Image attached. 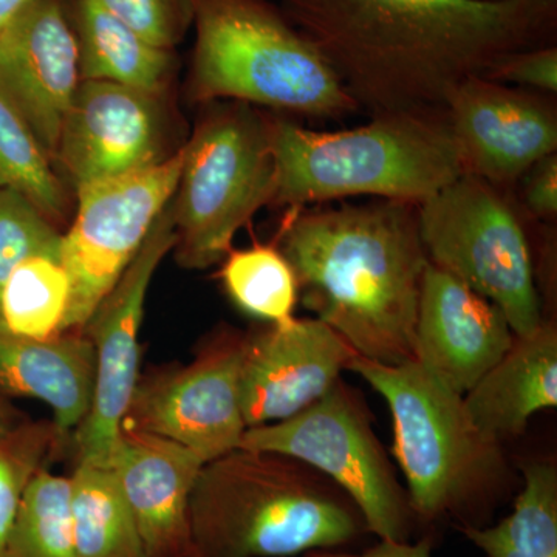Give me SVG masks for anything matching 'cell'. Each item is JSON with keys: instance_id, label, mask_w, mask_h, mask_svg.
<instances>
[{"instance_id": "cell-1", "label": "cell", "mask_w": 557, "mask_h": 557, "mask_svg": "<svg viewBox=\"0 0 557 557\" xmlns=\"http://www.w3.org/2000/svg\"><path fill=\"white\" fill-rule=\"evenodd\" d=\"M370 116L445 110L511 51L555 39L557 2L278 0Z\"/></svg>"}, {"instance_id": "cell-2", "label": "cell", "mask_w": 557, "mask_h": 557, "mask_svg": "<svg viewBox=\"0 0 557 557\" xmlns=\"http://www.w3.org/2000/svg\"><path fill=\"white\" fill-rule=\"evenodd\" d=\"M298 278L299 302L380 364L416 359L421 281L429 260L418 205L372 199L288 209L276 240Z\"/></svg>"}, {"instance_id": "cell-3", "label": "cell", "mask_w": 557, "mask_h": 557, "mask_svg": "<svg viewBox=\"0 0 557 557\" xmlns=\"http://www.w3.org/2000/svg\"><path fill=\"white\" fill-rule=\"evenodd\" d=\"M189 522L194 557H302L370 534L355 502L317 469L245 448L203 465Z\"/></svg>"}, {"instance_id": "cell-4", "label": "cell", "mask_w": 557, "mask_h": 557, "mask_svg": "<svg viewBox=\"0 0 557 557\" xmlns=\"http://www.w3.org/2000/svg\"><path fill=\"white\" fill-rule=\"evenodd\" d=\"M270 141L271 207L362 196L421 205L465 174L445 110L383 113L364 126L327 132L271 119Z\"/></svg>"}, {"instance_id": "cell-5", "label": "cell", "mask_w": 557, "mask_h": 557, "mask_svg": "<svg viewBox=\"0 0 557 557\" xmlns=\"http://www.w3.org/2000/svg\"><path fill=\"white\" fill-rule=\"evenodd\" d=\"M357 373L386 401L394 424L392 454L406 480L417 522L456 520L482 527L505 491L507 458L465 408L463 395L413 361L380 364L354 355Z\"/></svg>"}, {"instance_id": "cell-6", "label": "cell", "mask_w": 557, "mask_h": 557, "mask_svg": "<svg viewBox=\"0 0 557 557\" xmlns=\"http://www.w3.org/2000/svg\"><path fill=\"white\" fill-rule=\"evenodd\" d=\"M190 97L341 120L359 112L329 62L267 0H196Z\"/></svg>"}, {"instance_id": "cell-7", "label": "cell", "mask_w": 557, "mask_h": 557, "mask_svg": "<svg viewBox=\"0 0 557 557\" xmlns=\"http://www.w3.org/2000/svg\"><path fill=\"white\" fill-rule=\"evenodd\" d=\"M185 149L172 197L180 265L205 270L223 260L236 234L276 193L270 119L240 101L209 102Z\"/></svg>"}, {"instance_id": "cell-8", "label": "cell", "mask_w": 557, "mask_h": 557, "mask_svg": "<svg viewBox=\"0 0 557 557\" xmlns=\"http://www.w3.org/2000/svg\"><path fill=\"white\" fill-rule=\"evenodd\" d=\"M429 263L504 311L516 336L545 321L527 231L500 188L463 174L418 205Z\"/></svg>"}, {"instance_id": "cell-9", "label": "cell", "mask_w": 557, "mask_h": 557, "mask_svg": "<svg viewBox=\"0 0 557 557\" xmlns=\"http://www.w3.org/2000/svg\"><path fill=\"white\" fill-rule=\"evenodd\" d=\"M240 448L296 458L332 480L355 502L369 533L410 541L416 516L372 426L368 406L338 381L310 408L278 423L248 428Z\"/></svg>"}, {"instance_id": "cell-10", "label": "cell", "mask_w": 557, "mask_h": 557, "mask_svg": "<svg viewBox=\"0 0 557 557\" xmlns=\"http://www.w3.org/2000/svg\"><path fill=\"white\" fill-rule=\"evenodd\" d=\"M183 160L182 148L146 170L76 189L78 211L62 244L70 300L61 333L81 332L131 265L174 197Z\"/></svg>"}, {"instance_id": "cell-11", "label": "cell", "mask_w": 557, "mask_h": 557, "mask_svg": "<svg viewBox=\"0 0 557 557\" xmlns=\"http://www.w3.org/2000/svg\"><path fill=\"white\" fill-rule=\"evenodd\" d=\"M171 201L131 265L81 330L95 348V387L89 413L75 431L78 463L112 465L124 417L141 379L139 329L150 282L177 242Z\"/></svg>"}, {"instance_id": "cell-12", "label": "cell", "mask_w": 557, "mask_h": 557, "mask_svg": "<svg viewBox=\"0 0 557 557\" xmlns=\"http://www.w3.org/2000/svg\"><path fill=\"white\" fill-rule=\"evenodd\" d=\"M244 348L245 333L225 330L190 364L139 379L123 428L172 440L205 463L239 449L247 431L240 401Z\"/></svg>"}, {"instance_id": "cell-13", "label": "cell", "mask_w": 557, "mask_h": 557, "mask_svg": "<svg viewBox=\"0 0 557 557\" xmlns=\"http://www.w3.org/2000/svg\"><path fill=\"white\" fill-rule=\"evenodd\" d=\"M445 115L465 174L497 188L519 182L557 150L555 106L485 76L463 81L446 102Z\"/></svg>"}, {"instance_id": "cell-14", "label": "cell", "mask_w": 557, "mask_h": 557, "mask_svg": "<svg viewBox=\"0 0 557 557\" xmlns=\"http://www.w3.org/2000/svg\"><path fill=\"white\" fill-rule=\"evenodd\" d=\"M79 84L78 40L60 0H32L0 30V95L50 160Z\"/></svg>"}, {"instance_id": "cell-15", "label": "cell", "mask_w": 557, "mask_h": 557, "mask_svg": "<svg viewBox=\"0 0 557 557\" xmlns=\"http://www.w3.org/2000/svg\"><path fill=\"white\" fill-rule=\"evenodd\" d=\"M160 97L108 81H81L54 157L75 189L168 159Z\"/></svg>"}, {"instance_id": "cell-16", "label": "cell", "mask_w": 557, "mask_h": 557, "mask_svg": "<svg viewBox=\"0 0 557 557\" xmlns=\"http://www.w3.org/2000/svg\"><path fill=\"white\" fill-rule=\"evenodd\" d=\"M355 354L317 318H295L245 335L240 401L248 428L295 417L341 380Z\"/></svg>"}, {"instance_id": "cell-17", "label": "cell", "mask_w": 557, "mask_h": 557, "mask_svg": "<svg viewBox=\"0 0 557 557\" xmlns=\"http://www.w3.org/2000/svg\"><path fill=\"white\" fill-rule=\"evenodd\" d=\"M515 338L496 304L428 263L418 302V364L465 395L500 361Z\"/></svg>"}, {"instance_id": "cell-18", "label": "cell", "mask_w": 557, "mask_h": 557, "mask_svg": "<svg viewBox=\"0 0 557 557\" xmlns=\"http://www.w3.org/2000/svg\"><path fill=\"white\" fill-rule=\"evenodd\" d=\"M205 461L160 435L121 429L112 469L146 557H194L189 505Z\"/></svg>"}, {"instance_id": "cell-19", "label": "cell", "mask_w": 557, "mask_h": 557, "mask_svg": "<svg viewBox=\"0 0 557 557\" xmlns=\"http://www.w3.org/2000/svg\"><path fill=\"white\" fill-rule=\"evenodd\" d=\"M94 387L95 348L83 332L35 339L0 324V397L42 401L65 438L86 420Z\"/></svg>"}, {"instance_id": "cell-20", "label": "cell", "mask_w": 557, "mask_h": 557, "mask_svg": "<svg viewBox=\"0 0 557 557\" xmlns=\"http://www.w3.org/2000/svg\"><path fill=\"white\" fill-rule=\"evenodd\" d=\"M465 408L485 437L504 445L527 431L531 417L557 406V329L544 321L516 336L507 354L463 395Z\"/></svg>"}, {"instance_id": "cell-21", "label": "cell", "mask_w": 557, "mask_h": 557, "mask_svg": "<svg viewBox=\"0 0 557 557\" xmlns=\"http://www.w3.org/2000/svg\"><path fill=\"white\" fill-rule=\"evenodd\" d=\"M75 35L81 81H108L153 95L166 89L172 51L143 39L98 0H79Z\"/></svg>"}, {"instance_id": "cell-22", "label": "cell", "mask_w": 557, "mask_h": 557, "mask_svg": "<svg viewBox=\"0 0 557 557\" xmlns=\"http://www.w3.org/2000/svg\"><path fill=\"white\" fill-rule=\"evenodd\" d=\"M70 512L79 557H146L112 469L76 465L70 475Z\"/></svg>"}, {"instance_id": "cell-23", "label": "cell", "mask_w": 557, "mask_h": 557, "mask_svg": "<svg viewBox=\"0 0 557 557\" xmlns=\"http://www.w3.org/2000/svg\"><path fill=\"white\" fill-rule=\"evenodd\" d=\"M507 518L494 525L458 528L486 557H557V469L531 461Z\"/></svg>"}, {"instance_id": "cell-24", "label": "cell", "mask_w": 557, "mask_h": 557, "mask_svg": "<svg viewBox=\"0 0 557 557\" xmlns=\"http://www.w3.org/2000/svg\"><path fill=\"white\" fill-rule=\"evenodd\" d=\"M220 278L228 298L249 317L273 325L296 318L298 278L276 242L231 248L223 258Z\"/></svg>"}, {"instance_id": "cell-25", "label": "cell", "mask_w": 557, "mask_h": 557, "mask_svg": "<svg viewBox=\"0 0 557 557\" xmlns=\"http://www.w3.org/2000/svg\"><path fill=\"white\" fill-rule=\"evenodd\" d=\"M70 281L61 260H24L0 288V324L14 335L49 339L60 335L67 313Z\"/></svg>"}, {"instance_id": "cell-26", "label": "cell", "mask_w": 557, "mask_h": 557, "mask_svg": "<svg viewBox=\"0 0 557 557\" xmlns=\"http://www.w3.org/2000/svg\"><path fill=\"white\" fill-rule=\"evenodd\" d=\"M7 557H79L70 512V478L42 468L22 493Z\"/></svg>"}, {"instance_id": "cell-27", "label": "cell", "mask_w": 557, "mask_h": 557, "mask_svg": "<svg viewBox=\"0 0 557 557\" xmlns=\"http://www.w3.org/2000/svg\"><path fill=\"white\" fill-rule=\"evenodd\" d=\"M0 188L27 197L50 220L64 214V186L20 113L0 95Z\"/></svg>"}, {"instance_id": "cell-28", "label": "cell", "mask_w": 557, "mask_h": 557, "mask_svg": "<svg viewBox=\"0 0 557 557\" xmlns=\"http://www.w3.org/2000/svg\"><path fill=\"white\" fill-rule=\"evenodd\" d=\"M53 421L25 420L0 442V557L9 555V541L25 486L62 443Z\"/></svg>"}, {"instance_id": "cell-29", "label": "cell", "mask_w": 557, "mask_h": 557, "mask_svg": "<svg viewBox=\"0 0 557 557\" xmlns=\"http://www.w3.org/2000/svg\"><path fill=\"white\" fill-rule=\"evenodd\" d=\"M64 234L33 201L0 188V288L24 260L47 256L61 260Z\"/></svg>"}, {"instance_id": "cell-30", "label": "cell", "mask_w": 557, "mask_h": 557, "mask_svg": "<svg viewBox=\"0 0 557 557\" xmlns=\"http://www.w3.org/2000/svg\"><path fill=\"white\" fill-rule=\"evenodd\" d=\"M143 39L171 50L194 24L196 0H98Z\"/></svg>"}, {"instance_id": "cell-31", "label": "cell", "mask_w": 557, "mask_h": 557, "mask_svg": "<svg viewBox=\"0 0 557 557\" xmlns=\"http://www.w3.org/2000/svg\"><path fill=\"white\" fill-rule=\"evenodd\" d=\"M485 78L504 84H518L556 95L557 47L556 44L511 51L494 62Z\"/></svg>"}, {"instance_id": "cell-32", "label": "cell", "mask_w": 557, "mask_h": 557, "mask_svg": "<svg viewBox=\"0 0 557 557\" xmlns=\"http://www.w3.org/2000/svg\"><path fill=\"white\" fill-rule=\"evenodd\" d=\"M528 214L545 222L557 215V156L549 153L536 161L519 180Z\"/></svg>"}, {"instance_id": "cell-33", "label": "cell", "mask_w": 557, "mask_h": 557, "mask_svg": "<svg viewBox=\"0 0 557 557\" xmlns=\"http://www.w3.org/2000/svg\"><path fill=\"white\" fill-rule=\"evenodd\" d=\"M431 537H421L417 542L383 541L379 539L373 547L351 552V549H322L307 553L302 557H434Z\"/></svg>"}, {"instance_id": "cell-34", "label": "cell", "mask_w": 557, "mask_h": 557, "mask_svg": "<svg viewBox=\"0 0 557 557\" xmlns=\"http://www.w3.org/2000/svg\"><path fill=\"white\" fill-rule=\"evenodd\" d=\"M27 420L9 401V398L0 397V442L11 434L20 424Z\"/></svg>"}, {"instance_id": "cell-35", "label": "cell", "mask_w": 557, "mask_h": 557, "mask_svg": "<svg viewBox=\"0 0 557 557\" xmlns=\"http://www.w3.org/2000/svg\"><path fill=\"white\" fill-rule=\"evenodd\" d=\"M32 0H0V30Z\"/></svg>"}, {"instance_id": "cell-36", "label": "cell", "mask_w": 557, "mask_h": 557, "mask_svg": "<svg viewBox=\"0 0 557 557\" xmlns=\"http://www.w3.org/2000/svg\"><path fill=\"white\" fill-rule=\"evenodd\" d=\"M536 2H557V0H536Z\"/></svg>"}]
</instances>
